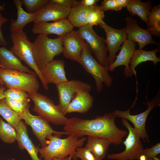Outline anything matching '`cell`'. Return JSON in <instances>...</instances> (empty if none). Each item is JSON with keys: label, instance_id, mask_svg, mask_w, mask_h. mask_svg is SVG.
<instances>
[{"label": "cell", "instance_id": "b9f144b4", "mask_svg": "<svg viewBox=\"0 0 160 160\" xmlns=\"http://www.w3.org/2000/svg\"><path fill=\"white\" fill-rule=\"evenodd\" d=\"M6 89V87L5 86L0 87V99L5 98L4 93Z\"/></svg>", "mask_w": 160, "mask_h": 160}, {"label": "cell", "instance_id": "836d02e7", "mask_svg": "<svg viewBox=\"0 0 160 160\" xmlns=\"http://www.w3.org/2000/svg\"><path fill=\"white\" fill-rule=\"evenodd\" d=\"M49 0H22L23 4L29 13L38 11Z\"/></svg>", "mask_w": 160, "mask_h": 160}, {"label": "cell", "instance_id": "bcb514c9", "mask_svg": "<svg viewBox=\"0 0 160 160\" xmlns=\"http://www.w3.org/2000/svg\"><path fill=\"white\" fill-rule=\"evenodd\" d=\"M3 85H4V84L2 82L0 78V87L3 86Z\"/></svg>", "mask_w": 160, "mask_h": 160}, {"label": "cell", "instance_id": "74e56055", "mask_svg": "<svg viewBox=\"0 0 160 160\" xmlns=\"http://www.w3.org/2000/svg\"><path fill=\"white\" fill-rule=\"evenodd\" d=\"M55 3L72 9L80 5L79 1L75 0H50Z\"/></svg>", "mask_w": 160, "mask_h": 160}, {"label": "cell", "instance_id": "f546056e", "mask_svg": "<svg viewBox=\"0 0 160 160\" xmlns=\"http://www.w3.org/2000/svg\"><path fill=\"white\" fill-rule=\"evenodd\" d=\"M0 138L5 143L11 144L17 139V133L15 129L9 124L4 121L0 117Z\"/></svg>", "mask_w": 160, "mask_h": 160}, {"label": "cell", "instance_id": "83f0119b", "mask_svg": "<svg viewBox=\"0 0 160 160\" xmlns=\"http://www.w3.org/2000/svg\"><path fill=\"white\" fill-rule=\"evenodd\" d=\"M5 98L0 99V115L16 131L22 119L6 104Z\"/></svg>", "mask_w": 160, "mask_h": 160}, {"label": "cell", "instance_id": "4dcf8cb0", "mask_svg": "<svg viewBox=\"0 0 160 160\" xmlns=\"http://www.w3.org/2000/svg\"><path fill=\"white\" fill-rule=\"evenodd\" d=\"M104 17V12L102 10L100 6L97 5L87 14V25L92 27L94 25L103 23H105L103 20Z\"/></svg>", "mask_w": 160, "mask_h": 160}, {"label": "cell", "instance_id": "ffe728a7", "mask_svg": "<svg viewBox=\"0 0 160 160\" xmlns=\"http://www.w3.org/2000/svg\"><path fill=\"white\" fill-rule=\"evenodd\" d=\"M0 68L17 70L31 74H36L23 65L21 61L4 46L0 47Z\"/></svg>", "mask_w": 160, "mask_h": 160}, {"label": "cell", "instance_id": "8d00e7d4", "mask_svg": "<svg viewBox=\"0 0 160 160\" xmlns=\"http://www.w3.org/2000/svg\"><path fill=\"white\" fill-rule=\"evenodd\" d=\"M101 4V9L104 12L108 10L118 11L122 9L119 6L116 0H104Z\"/></svg>", "mask_w": 160, "mask_h": 160}, {"label": "cell", "instance_id": "3957f363", "mask_svg": "<svg viewBox=\"0 0 160 160\" xmlns=\"http://www.w3.org/2000/svg\"><path fill=\"white\" fill-rule=\"evenodd\" d=\"M32 50L35 64L41 71L55 56L63 53V38L52 39L47 35H39L32 43Z\"/></svg>", "mask_w": 160, "mask_h": 160}, {"label": "cell", "instance_id": "c3c4849f", "mask_svg": "<svg viewBox=\"0 0 160 160\" xmlns=\"http://www.w3.org/2000/svg\"><path fill=\"white\" fill-rule=\"evenodd\" d=\"M0 45L2 46H4L1 40H0Z\"/></svg>", "mask_w": 160, "mask_h": 160}, {"label": "cell", "instance_id": "484cf974", "mask_svg": "<svg viewBox=\"0 0 160 160\" xmlns=\"http://www.w3.org/2000/svg\"><path fill=\"white\" fill-rule=\"evenodd\" d=\"M128 12L132 16L137 15L147 25L148 16L152 8L150 0L143 2L140 0H129L126 7Z\"/></svg>", "mask_w": 160, "mask_h": 160}, {"label": "cell", "instance_id": "681fc988", "mask_svg": "<svg viewBox=\"0 0 160 160\" xmlns=\"http://www.w3.org/2000/svg\"><path fill=\"white\" fill-rule=\"evenodd\" d=\"M7 160H16L14 158H12L11 159H7Z\"/></svg>", "mask_w": 160, "mask_h": 160}, {"label": "cell", "instance_id": "f35d334b", "mask_svg": "<svg viewBox=\"0 0 160 160\" xmlns=\"http://www.w3.org/2000/svg\"><path fill=\"white\" fill-rule=\"evenodd\" d=\"M8 20L6 17H4L0 11V40L3 44L4 46L6 45L7 42L5 40L2 31V26L3 24Z\"/></svg>", "mask_w": 160, "mask_h": 160}, {"label": "cell", "instance_id": "7dc6e473", "mask_svg": "<svg viewBox=\"0 0 160 160\" xmlns=\"http://www.w3.org/2000/svg\"><path fill=\"white\" fill-rule=\"evenodd\" d=\"M72 159V157L71 156H69L68 157V160H71Z\"/></svg>", "mask_w": 160, "mask_h": 160}, {"label": "cell", "instance_id": "7402d4cb", "mask_svg": "<svg viewBox=\"0 0 160 160\" xmlns=\"http://www.w3.org/2000/svg\"><path fill=\"white\" fill-rule=\"evenodd\" d=\"M18 146L20 149H25L31 157L32 160H41L38 156V151L31 139L29 137L27 126L21 121L16 130Z\"/></svg>", "mask_w": 160, "mask_h": 160}, {"label": "cell", "instance_id": "2e32d148", "mask_svg": "<svg viewBox=\"0 0 160 160\" xmlns=\"http://www.w3.org/2000/svg\"><path fill=\"white\" fill-rule=\"evenodd\" d=\"M73 28L68 19H65L52 23L35 22L32 31L35 34H54L63 38L73 30Z\"/></svg>", "mask_w": 160, "mask_h": 160}, {"label": "cell", "instance_id": "60d3db41", "mask_svg": "<svg viewBox=\"0 0 160 160\" xmlns=\"http://www.w3.org/2000/svg\"><path fill=\"white\" fill-rule=\"evenodd\" d=\"M119 6L121 8L127 7L129 0H116Z\"/></svg>", "mask_w": 160, "mask_h": 160}, {"label": "cell", "instance_id": "d4e9b609", "mask_svg": "<svg viewBox=\"0 0 160 160\" xmlns=\"http://www.w3.org/2000/svg\"><path fill=\"white\" fill-rule=\"evenodd\" d=\"M85 147L88 149L97 160H102L106 156L107 151L111 144L108 140L103 138L88 136Z\"/></svg>", "mask_w": 160, "mask_h": 160}, {"label": "cell", "instance_id": "603a6c76", "mask_svg": "<svg viewBox=\"0 0 160 160\" xmlns=\"http://www.w3.org/2000/svg\"><path fill=\"white\" fill-rule=\"evenodd\" d=\"M13 2L17 9V17L16 19L12 18L11 20L9 25L11 32L23 30L27 24L35 22L38 14V12L29 13L24 11L22 7V0H14Z\"/></svg>", "mask_w": 160, "mask_h": 160}, {"label": "cell", "instance_id": "d6986e66", "mask_svg": "<svg viewBox=\"0 0 160 160\" xmlns=\"http://www.w3.org/2000/svg\"><path fill=\"white\" fill-rule=\"evenodd\" d=\"M136 42L127 39L123 42L120 51L116 59L110 64L109 67V71H113L117 67L124 65L125 67L124 74L126 77H130L129 63L136 50Z\"/></svg>", "mask_w": 160, "mask_h": 160}, {"label": "cell", "instance_id": "9a60e30c", "mask_svg": "<svg viewBox=\"0 0 160 160\" xmlns=\"http://www.w3.org/2000/svg\"><path fill=\"white\" fill-rule=\"evenodd\" d=\"M124 20L126 24L125 28L127 39L137 42L139 45V49H143L148 44H159L153 39L149 31L140 27L136 20L128 16Z\"/></svg>", "mask_w": 160, "mask_h": 160}, {"label": "cell", "instance_id": "1f68e13d", "mask_svg": "<svg viewBox=\"0 0 160 160\" xmlns=\"http://www.w3.org/2000/svg\"><path fill=\"white\" fill-rule=\"evenodd\" d=\"M6 103L19 116L23 112L27 107L30 105V102L17 100L10 98H4Z\"/></svg>", "mask_w": 160, "mask_h": 160}, {"label": "cell", "instance_id": "44dd1931", "mask_svg": "<svg viewBox=\"0 0 160 160\" xmlns=\"http://www.w3.org/2000/svg\"><path fill=\"white\" fill-rule=\"evenodd\" d=\"M160 51V47L158 46L155 49L150 51H147L143 49L136 50L131 59L129 64V71L130 77L134 75L136 76L135 70L136 67L139 64L147 61L153 62L156 66L158 62H160V57L156 55L157 52Z\"/></svg>", "mask_w": 160, "mask_h": 160}, {"label": "cell", "instance_id": "7c38bea8", "mask_svg": "<svg viewBox=\"0 0 160 160\" xmlns=\"http://www.w3.org/2000/svg\"><path fill=\"white\" fill-rule=\"evenodd\" d=\"M58 95L59 102L56 105L58 110L65 115L72 100L80 92H89L91 86L81 81L72 79L56 85Z\"/></svg>", "mask_w": 160, "mask_h": 160}, {"label": "cell", "instance_id": "e0dca14e", "mask_svg": "<svg viewBox=\"0 0 160 160\" xmlns=\"http://www.w3.org/2000/svg\"><path fill=\"white\" fill-rule=\"evenodd\" d=\"M71 9L49 0L37 12L34 22H47L67 19Z\"/></svg>", "mask_w": 160, "mask_h": 160}, {"label": "cell", "instance_id": "ba28073f", "mask_svg": "<svg viewBox=\"0 0 160 160\" xmlns=\"http://www.w3.org/2000/svg\"><path fill=\"white\" fill-rule=\"evenodd\" d=\"M160 89L154 98L150 101L147 99V102L145 105H147L148 108L144 111L135 115H132L130 113V109L133 107L135 104L137 97L131 107L126 111L115 110L112 113L117 117L124 118L130 121L133 125L134 128L136 130L138 136L140 138L143 139L144 142L146 140L148 142H150L148 136L145 129V123L149 113L153 108L155 107L160 106Z\"/></svg>", "mask_w": 160, "mask_h": 160}, {"label": "cell", "instance_id": "30bf717a", "mask_svg": "<svg viewBox=\"0 0 160 160\" xmlns=\"http://www.w3.org/2000/svg\"><path fill=\"white\" fill-rule=\"evenodd\" d=\"M77 31L87 44L91 52L98 63L105 68H108L109 64L105 39L98 35L92 27L87 25L79 28Z\"/></svg>", "mask_w": 160, "mask_h": 160}, {"label": "cell", "instance_id": "d590c367", "mask_svg": "<svg viewBox=\"0 0 160 160\" xmlns=\"http://www.w3.org/2000/svg\"><path fill=\"white\" fill-rule=\"evenodd\" d=\"M76 157L81 160H97L90 151L85 147H79L76 149Z\"/></svg>", "mask_w": 160, "mask_h": 160}, {"label": "cell", "instance_id": "4fadbf2b", "mask_svg": "<svg viewBox=\"0 0 160 160\" xmlns=\"http://www.w3.org/2000/svg\"><path fill=\"white\" fill-rule=\"evenodd\" d=\"M99 25L105 33V42L109 52L108 57L110 65L116 58V54L120 49L121 45L127 39L126 28L124 27L121 29H116L108 25L105 22Z\"/></svg>", "mask_w": 160, "mask_h": 160}, {"label": "cell", "instance_id": "ee69618b", "mask_svg": "<svg viewBox=\"0 0 160 160\" xmlns=\"http://www.w3.org/2000/svg\"><path fill=\"white\" fill-rule=\"evenodd\" d=\"M4 4L2 5H1L0 3V11H3L4 10Z\"/></svg>", "mask_w": 160, "mask_h": 160}, {"label": "cell", "instance_id": "7bdbcfd3", "mask_svg": "<svg viewBox=\"0 0 160 160\" xmlns=\"http://www.w3.org/2000/svg\"><path fill=\"white\" fill-rule=\"evenodd\" d=\"M138 159L139 160H148V159L144 155L142 154H140Z\"/></svg>", "mask_w": 160, "mask_h": 160}, {"label": "cell", "instance_id": "5b68a950", "mask_svg": "<svg viewBox=\"0 0 160 160\" xmlns=\"http://www.w3.org/2000/svg\"><path fill=\"white\" fill-rule=\"evenodd\" d=\"M79 64L94 78L97 92L102 91L103 83L107 87L111 86L113 79L109 73L108 67L105 68L98 63L92 55L86 43L82 51Z\"/></svg>", "mask_w": 160, "mask_h": 160}, {"label": "cell", "instance_id": "6da1fadb", "mask_svg": "<svg viewBox=\"0 0 160 160\" xmlns=\"http://www.w3.org/2000/svg\"><path fill=\"white\" fill-rule=\"evenodd\" d=\"M116 118L112 113H105L91 120L73 117L68 119L63 129L68 135L78 138L87 135L105 138L111 144L119 145L128 132L117 127L115 122Z\"/></svg>", "mask_w": 160, "mask_h": 160}, {"label": "cell", "instance_id": "ab89813d", "mask_svg": "<svg viewBox=\"0 0 160 160\" xmlns=\"http://www.w3.org/2000/svg\"><path fill=\"white\" fill-rule=\"evenodd\" d=\"M98 0H81L79 1L80 5L87 7H90L97 5Z\"/></svg>", "mask_w": 160, "mask_h": 160}, {"label": "cell", "instance_id": "4316f807", "mask_svg": "<svg viewBox=\"0 0 160 160\" xmlns=\"http://www.w3.org/2000/svg\"><path fill=\"white\" fill-rule=\"evenodd\" d=\"M95 6L87 7L79 5L71 9L68 20L73 27L79 28L87 25V14Z\"/></svg>", "mask_w": 160, "mask_h": 160}, {"label": "cell", "instance_id": "52a82bcc", "mask_svg": "<svg viewBox=\"0 0 160 160\" xmlns=\"http://www.w3.org/2000/svg\"><path fill=\"white\" fill-rule=\"evenodd\" d=\"M28 95V98L34 103L33 111L49 122L57 125H65L68 118L58 110L53 101L38 92Z\"/></svg>", "mask_w": 160, "mask_h": 160}, {"label": "cell", "instance_id": "ac0fdd59", "mask_svg": "<svg viewBox=\"0 0 160 160\" xmlns=\"http://www.w3.org/2000/svg\"><path fill=\"white\" fill-rule=\"evenodd\" d=\"M41 72L48 84L53 83L56 85L68 81L63 60H53L47 64Z\"/></svg>", "mask_w": 160, "mask_h": 160}, {"label": "cell", "instance_id": "9c48e42d", "mask_svg": "<svg viewBox=\"0 0 160 160\" xmlns=\"http://www.w3.org/2000/svg\"><path fill=\"white\" fill-rule=\"evenodd\" d=\"M122 124L127 129L128 135L123 142L125 146L124 150L120 153L109 154L107 155L110 159L116 160H134L138 159L143 147L140 138L136 130L132 127L128 121L121 118Z\"/></svg>", "mask_w": 160, "mask_h": 160}, {"label": "cell", "instance_id": "cb8c5ba5", "mask_svg": "<svg viewBox=\"0 0 160 160\" xmlns=\"http://www.w3.org/2000/svg\"><path fill=\"white\" fill-rule=\"evenodd\" d=\"M93 100V97L89 92H79L70 103L66 112V114L72 112L80 113L87 112L92 107Z\"/></svg>", "mask_w": 160, "mask_h": 160}, {"label": "cell", "instance_id": "f6af8a7d", "mask_svg": "<svg viewBox=\"0 0 160 160\" xmlns=\"http://www.w3.org/2000/svg\"><path fill=\"white\" fill-rule=\"evenodd\" d=\"M68 157L67 156L66 157L65 159H59L56 157H54L52 159V160H68Z\"/></svg>", "mask_w": 160, "mask_h": 160}, {"label": "cell", "instance_id": "5bb4252c", "mask_svg": "<svg viewBox=\"0 0 160 160\" xmlns=\"http://www.w3.org/2000/svg\"><path fill=\"white\" fill-rule=\"evenodd\" d=\"M86 42L77 31L72 30L63 37V52L64 57L79 63Z\"/></svg>", "mask_w": 160, "mask_h": 160}, {"label": "cell", "instance_id": "8992f818", "mask_svg": "<svg viewBox=\"0 0 160 160\" xmlns=\"http://www.w3.org/2000/svg\"><path fill=\"white\" fill-rule=\"evenodd\" d=\"M36 74L0 67V78L8 89H17L28 93L37 92L39 88Z\"/></svg>", "mask_w": 160, "mask_h": 160}, {"label": "cell", "instance_id": "f907efd6", "mask_svg": "<svg viewBox=\"0 0 160 160\" xmlns=\"http://www.w3.org/2000/svg\"><path fill=\"white\" fill-rule=\"evenodd\" d=\"M148 160H153L151 159H149Z\"/></svg>", "mask_w": 160, "mask_h": 160}, {"label": "cell", "instance_id": "7a4b0ae2", "mask_svg": "<svg viewBox=\"0 0 160 160\" xmlns=\"http://www.w3.org/2000/svg\"><path fill=\"white\" fill-rule=\"evenodd\" d=\"M47 146L39 148L36 146L40 154V158L44 160H52L54 157L63 159L68 156H71L73 160H77L76 149L81 147L87 138L83 137L79 138L72 135L67 138H60L56 135H51L47 137Z\"/></svg>", "mask_w": 160, "mask_h": 160}, {"label": "cell", "instance_id": "8fae6325", "mask_svg": "<svg viewBox=\"0 0 160 160\" xmlns=\"http://www.w3.org/2000/svg\"><path fill=\"white\" fill-rule=\"evenodd\" d=\"M30 105L26 108L23 113L19 116L23 119L27 125L30 126L37 140L40 142L42 147L47 146V137L49 135H54L60 137L63 135L68 134L66 132H59L54 130L49 122L41 116L32 115L29 111Z\"/></svg>", "mask_w": 160, "mask_h": 160}, {"label": "cell", "instance_id": "277c9868", "mask_svg": "<svg viewBox=\"0 0 160 160\" xmlns=\"http://www.w3.org/2000/svg\"><path fill=\"white\" fill-rule=\"evenodd\" d=\"M10 36L13 45L10 48V50L34 71L40 79L44 89L48 90V84L35 63L32 52V43L29 41L26 33L23 30L13 32H11Z\"/></svg>", "mask_w": 160, "mask_h": 160}, {"label": "cell", "instance_id": "f1b7e54d", "mask_svg": "<svg viewBox=\"0 0 160 160\" xmlns=\"http://www.w3.org/2000/svg\"><path fill=\"white\" fill-rule=\"evenodd\" d=\"M148 16L147 27L151 34L159 37L160 34V5L154 6Z\"/></svg>", "mask_w": 160, "mask_h": 160}, {"label": "cell", "instance_id": "e575fe53", "mask_svg": "<svg viewBox=\"0 0 160 160\" xmlns=\"http://www.w3.org/2000/svg\"><path fill=\"white\" fill-rule=\"evenodd\" d=\"M160 153V143H159L150 148L143 149L140 154L144 155L148 160H159L156 156Z\"/></svg>", "mask_w": 160, "mask_h": 160}, {"label": "cell", "instance_id": "d6a6232c", "mask_svg": "<svg viewBox=\"0 0 160 160\" xmlns=\"http://www.w3.org/2000/svg\"><path fill=\"white\" fill-rule=\"evenodd\" d=\"M5 98L8 97L15 100L30 102L28 95L26 92L17 89H8L4 92Z\"/></svg>", "mask_w": 160, "mask_h": 160}]
</instances>
